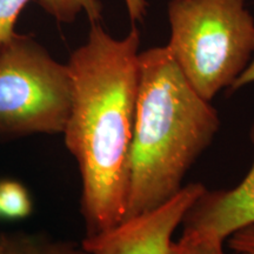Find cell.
Returning <instances> with one entry per match:
<instances>
[{
    "label": "cell",
    "instance_id": "52a82bcc",
    "mask_svg": "<svg viewBox=\"0 0 254 254\" xmlns=\"http://www.w3.org/2000/svg\"><path fill=\"white\" fill-rule=\"evenodd\" d=\"M32 0H0V45L7 43L15 34L17 19ZM59 23H72L79 14H86L91 24L101 19L100 0H36Z\"/></svg>",
    "mask_w": 254,
    "mask_h": 254
},
{
    "label": "cell",
    "instance_id": "ba28073f",
    "mask_svg": "<svg viewBox=\"0 0 254 254\" xmlns=\"http://www.w3.org/2000/svg\"><path fill=\"white\" fill-rule=\"evenodd\" d=\"M0 254H90L81 245L39 234L1 233Z\"/></svg>",
    "mask_w": 254,
    "mask_h": 254
},
{
    "label": "cell",
    "instance_id": "3957f363",
    "mask_svg": "<svg viewBox=\"0 0 254 254\" xmlns=\"http://www.w3.org/2000/svg\"><path fill=\"white\" fill-rule=\"evenodd\" d=\"M166 47L193 88L208 101L230 88L254 53L246 0H171Z\"/></svg>",
    "mask_w": 254,
    "mask_h": 254
},
{
    "label": "cell",
    "instance_id": "30bf717a",
    "mask_svg": "<svg viewBox=\"0 0 254 254\" xmlns=\"http://www.w3.org/2000/svg\"><path fill=\"white\" fill-rule=\"evenodd\" d=\"M170 254H226L224 243L211 238L184 234L179 240L173 241Z\"/></svg>",
    "mask_w": 254,
    "mask_h": 254
},
{
    "label": "cell",
    "instance_id": "8992f818",
    "mask_svg": "<svg viewBox=\"0 0 254 254\" xmlns=\"http://www.w3.org/2000/svg\"><path fill=\"white\" fill-rule=\"evenodd\" d=\"M250 139L254 146V122ZM251 224H254V160L239 185L230 190H205L184 218L183 233L225 244L231 234Z\"/></svg>",
    "mask_w": 254,
    "mask_h": 254
},
{
    "label": "cell",
    "instance_id": "4fadbf2b",
    "mask_svg": "<svg viewBox=\"0 0 254 254\" xmlns=\"http://www.w3.org/2000/svg\"><path fill=\"white\" fill-rule=\"evenodd\" d=\"M254 82V53L252 56V59L249 63V65L246 66V68L241 72V74L236 79V81L232 84V86L228 88L230 93L239 91L240 88L251 85Z\"/></svg>",
    "mask_w": 254,
    "mask_h": 254
},
{
    "label": "cell",
    "instance_id": "277c9868",
    "mask_svg": "<svg viewBox=\"0 0 254 254\" xmlns=\"http://www.w3.org/2000/svg\"><path fill=\"white\" fill-rule=\"evenodd\" d=\"M71 106L66 64L26 36L0 45V136L63 134Z\"/></svg>",
    "mask_w": 254,
    "mask_h": 254
},
{
    "label": "cell",
    "instance_id": "7a4b0ae2",
    "mask_svg": "<svg viewBox=\"0 0 254 254\" xmlns=\"http://www.w3.org/2000/svg\"><path fill=\"white\" fill-rule=\"evenodd\" d=\"M219 128L217 110L193 88L166 46L139 53L131 177L124 219L152 211L173 198Z\"/></svg>",
    "mask_w": 254,
    "mask_h": 254
},
{
    "label": "cell",
    "instance_id": "9c48e42d",
    "mask_svg": "<svg viewBox=\"0 0 254 254\" xmlns=\"http://www.w3.org/2000/svg\"><path fill=\"white\" fill-rule=\"evenodd\" d=\"M33 211L32 198L26 187L13 179L0 180V217L21 220Z\"/></svg>",
    "mask_w": 254,
    "mask_h": 254
},
{
    "label": "cell",
    "instance_id": "6da1fadb",
    "mask_svg": "<svg viewBox=\"0 0 254 254\" xmlns=\"http://www.w3.org/2000/svg\"><path fill=\"white\" fill-rule=\"evenodd\" d=\"M140 33L114 38L99 23L69 57L72 106L65 145L81 177L80 211L86 237L123 221L131 177L139 86Z\"/></svg>",
    "mask_w": 254,
    "mask_h": 254
},
{
    "label": "cell",
    "instance_id": "5bb4252c",
    "mask_svg": "<svg viewBox=\"0 0 254 254\" xmlns=\"http://www.w3.org/2000/svg\"><path fill=\"white\" fill-rule=\"evenodd\" d=\"M246 254H250V253H246Z\"/></svg>",
    "mask_w": 254,
    "mask_h": 254
},
{
    "label": "cell",
    "instance_id": "5b68a950",
    "mask_svg": "<svg viewBox=\"0 0 254 254\" xmlns=\"http://www.w3.org/2000/svg\"><path fill=\"white\" fill-rule=\"evenodd\" d=\"M205 190L200 183L187 184L159 207L85 237L81 246L90 254H170L174 232Z\"/></svg>",
    "mask_w": 254,
    "mask_h": 254
},
{
    "label": "cell",
    "instance_id": "7c38bea8",
    "mask_svg": "<svg viewBox=\"0 0 254 254\" xmlns=\"http://www.w3.org/2000/svg\"><path fill=\"white\" fill-rule=\"evenodd\" d=\"M127 14L133 23L144 21L147 14V1L146 0H124Z\"/></svg>",
    "mask_w": 254,
    "mask_h": 254
},
{
    "label": "cell",
    "instance_id": "8fae6325",
    "mask_svg": "<svg viewBox=\"0 0 254 254\" xmlns=\"http://www.w3.org/2000/svg\"><path fill=\"white\" fill-rule=\"evenodd\" d=\"M226 241L230 250L237 254H254V224L236 231Z\"/></svg>",
    "mask_w": 254,
    "mask_h": 254
}]
</instances>
